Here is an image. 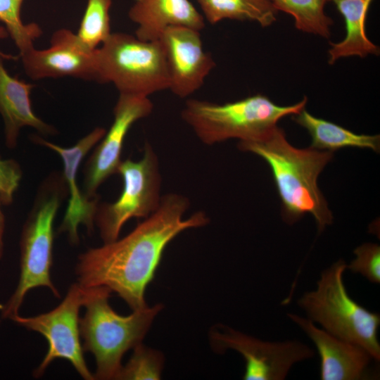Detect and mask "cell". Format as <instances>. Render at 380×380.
Returning <instances> with one entry per match:
<instances>
[{
  "instance_id": "obj_21",
  "label": "cell",
  "mask_w": 380,
  "mask_h": 380,
  "mask_svg": "<svg viewBox=\"0 0 380 380\" xmlns=\"http://www.w3.org/2000/svg\"><path fill=\"white\" fill-rule=\"evenodd\" d=\"M275 8L291 15L295 27L304 32L329 38L332 19L324 12L331 0H271Z\"/></svg>"
},
{
  "instance_id": "obj_8",
  "label": "cell",
  "mask_w": 380,
  "mask_h": 380,
  "mask_svg": "<svg viewBox=\"0 0 380 380\" xmlns=\"http://www.w3.org/2000/svg\"><path fill=\"white\" fill-rule=\"evenodd\" d=\"M123 180L119 198L111 203L98 205L95 222L104 243L115 241L124 224L133 217L146 218L159 207L161 176L158 156L146 143L138 161H122L118 170Z\"/></svg>"
},
{
  "instance_id": "obj_14",
  "label": "cell",
  "mask_w": 380,
  "mask_h": 380,
  "mask_svg": "<svg viewBox=\"0 0 380 380\" xmlns=\"http://www.w3.org/2000/svg\"><path fill=\"white\" fill-rule=\"evenodd\" d=\"M106 132L104 128L96 127L70 148L59 146L37 136H34L32 139L36 143L58 153L63 160V177L70 191V199L58 232L67 233L69 241L74 245L79 243L77 229L80 224L85 225L89 233L94 230L95 215L99 205L96 197L89 198L80 190L77 183L79 165L85 155L101 140Z\"/></svg>"
},
{
  "instance_id": "obj_22",
  "label": "cell",
  "mask_w": 380,
  "mask_h": 380,
  "mask_svg": "<svg viewBox=\"0 0 380 380\" xmlns=\"http://www.w3.org/2000/svg\"><path fill=\"white\" fill-rule=\"evenodd\" d=\"M112 0H87V6L76 34L89 49L99 47L111 34L110 8Z\"/></svg>"
},
{
  "instance_id": "obj_19",
  "label": "cell",
  "mask_w": 380,
  "mask_h": 380,
  "mask_svg": "<svg viewBox=\"0 0 380 380\" xmlns=\"http://www.w3.org/2000/svg\"><path fill=\"white\" fill-rule=\"evenodd\" d=\"M292 120L304 127L312 138L310 147L334 151L346 147L370 148L379 151V135L356 134L334 122L315 117L305 108L293 115Z\"/></svg>"
},
{
  "instance_id": "obj_16",
  "label": "cell",
  "mask_w": 380,
  "mask_h": 380,
  "mask_svg": "<svg viewBox=\"0 0 380 380\" xmlns=\"http://www.w3.org/2000/svg\"><path fill=\"white\" fill-rule=\"evenodd\" d=\"M129 18L137 27L134 36L146 42L159 41L171 27L201 31L205 18L189 0H134Z\"/></svg>"
},
{
  "instance_id": "obj_25",
  "label": "cell",
  "mask_w": 380,
  "mask_h": 380,
  "mask_svg": "<svg viewBox=\"0 0 380 380\" xmlns=\"http://www.w3.org/2000/svg\"><path fill=\"white\" fill-rule=\"evenodd\" d=\"M355 258L346 270L360 274L369 282L380 283V246L376 243H365L354 250Z\"/></svg>"
},
{
  "instance_id": "obj_24",
  "label": "cell",
  "mask_w": 380,
  "mask_h": 380,
  "mask_svg": "<svg viewBox=\"0 0 380 380\" xmlns=\"http://www.w3.org/2000/svg\"><path fill=\"white\" fill-rule=\"evenodd\" d=\"M164 362L162 352L141 343L133 348V353L122 366L118 380L160 379Z\"/></svg>"
},
{
  "instance_id": "obj_10",
  "label": "cell",
  "mask_w": 380,
  "mask_h": 380,
  "mask_svg": "<svg viewBox=\"0 0 380 380\" xmlns=\"http://www.w3.org/2000/svg\"><path fill=\"white\" fill-rule=\"evenodd\" d=\"M208 337L215 353L233 350L243 356V380H284L295 364L315 355V350L300 341H262L222 324L213 326Z\"/></svg>"
},
{
  "instance_id": "obj_20",
  "label": "cell",
  "mask_w": 380,
  "mask_h": 380,
  "mask_svg": "<svg viewBox=\"0 0 380 380\" xmlns=\"http://www.w3.org/2000/svg\"><path fill=\"white\" fill-rule=\"evenodd\" d=\"M203 17L210 24L223 20L252 21L263 27L272 25L278 11L271 0H197Z\"/></svg>"
},
{
  "instance_id": "obj_3",
  "label": "cell",
  "mask_w": 380,
  "mask_h": 380,
  "mask_svg": "<svg viewBox=\"0 0 380 380\" xmlns=\"http://www.w3.org/2000/svg\"><path fill=\"white\" fill-rule=\"evenodd\" d=\"M110 293L106 287L89 288L85 312L80 317L82 349L95 358V379L118 380L125 353L142 343L163 308L158 303L121 315L109 304Z\"/></svg>"
},
{
  "instance_id": "obj_2",
  "label": "cell",
  "mask_w": 380,
  "mask_h": 380,
  "mask_svg": "<svg viewBox=\"0 0 380 380\" xmlns=\"http://www.w3.org/2000/svg\"><path fill=\"white\" fill-rule=\"evenodd\" d=\"M238 147L257 154L270 165L286 223L293 224L307 213L315 218L319 232L332 223V213L317 186L319 175L333 157L331 151L297 148L277 126L260 139L240 141Z\"/></svg>"
},
{
  "instance_id": "obj_6",
  "label": "cell",
  "mask_w": 380,
  "mask_h": 380,
  "mask_svg": "<svg viewBox=\"0 0 380 380\" xmlns=\"http://www.w3.org/2000/svg\"><path fill=\"white\" fill-rule=\"evenodd\" d=\"M346 262L339 259L321 272L317 288L304 293L297 305L307 318L331 335L358 345L380 360L378 329L380 315L355 302L348 293L343 273Z\"/></svg>"
},
{
  "instance_id": "obj_9",
  "label": "cell",
  "mask_w": 380,
  "mask_h": 380,
  "mask_svg": "<svg viewBox=\"0 0 380 380\" xmlns=\"http://www.w3.org/2000/svg\"><path fill=\"white\" fill-rule=\"evenodd\" d=\"M89 288L73 283L63 300L51 310L32 317L17 315L11 320L25 329L42 334L47 341L48 350L33 376L39 378L56 359L68 361L80 376L85 380H94L89 369L80 341V308L84 306Z\"/></svg>"
},
{
  "instance_id": "obj_23",
  "label": "cell",
  "mask_w": 380,
  "mask_h": 380,
  "mask_svg": "<svg viewBox=\"0 0 380 380\" xmlns=\"http://www.w3.org/2000/svg\"><path fill=\"white\" fill-rule=\"evenodd\" d=\"M23 1L0 0V21L5 25L20 55L34 47V40L42 34L37 24L23 23L20 14Z\"/></svg>"
},
{
  "instance_id": "obj_12",
  "label": "cell",
  "mask_w": 380,
  "mask_h": 380,
  "mask_svg": "<svg viewBox=\"0 0 380 380\" xmlns=\"http://www.w3.org/2000/svg\"><path fill=\"white\" fill-rule=\"evenodd\" d=\"M153 108V104L148 96L119 94L110 128L85 166L84 186L87 198H96L99 186L110 176L118 173L124 140L129 129L134 122L148 116Z\"/></svg>"
},
{
  "instance_id": "obj_13",
  "label": "cell",
  "mask_w": 380,
  "mask_h": 380,
  "mask_svg": "<svg viewBox=\"0 0 380 380\" xmlns=\"http://www.w3.org/2000/svg\"><path fill=\"white\" fill-rule=\"evenodd\" d=\"M160 41L165 54L169 89L178 97L186 98L203 86L215 62L212 55L204 51L200 31L171 27Z\"/></svg>"
},
{
  "instance_id": "obj_26",
  "label": "cell",
  "mask_w": 380,
  "mask_h": 380,
  "mask_svg": "<svg viewBox=\"0 0 380 380\" xmlns=\"http://www.w3.org/2000/svg\"><path fill=\"white\" fill-rule=\"evenodd\" d=\"M20 170L13 161L0 160V203H8L20 179ZM4 217L0 208V259L4 251Z\"/></svg>"
},
{
  "instance_id": "obj_18",
  "label": "cell",
  "mask_w": 380,
  "mask_h": 380,
  "mask_svg": "<svg viewBox=\"0 0 380 380\" xmlns=\"http://www.w3.org/2000/svg\"><path fill=\"white\" fill-rule=\"evenodd\" d=\"M374 0H331L345 22L346 35L338 42H331L328 63L333 65L341 58L379 55V48L366 33L369 8Z\"/></svg>"
},
{
  "instance_id": "obj_15",
  "label": "cell",
  "mask_w": 380,
  "mask_h": 380,
  "mask_svg": "<svg viewBox=\"0 0 380 380\" xmlns=\"http://www.w3.org/2000/svg\"><path fill=\"white\" fill-rule=\"evenodd\" d=\"M287 317L311 339L320 357L322 380H363L374 376L369 368L375 360L364 348L340 339L294 313Z\"/></svg>"
},
{
  "instance_id": "obj_17",
  "label": "cell",
  "mask_w": 380,
  "mask_h": 380,
  "mask_svg": "<svg viewBox=\"0 0 380 380\" xmlns=\"http://www.w3.org/2000/svg\"><path fill=\"white\" fill-rule=\"evenodd\" d=\"M9 57L0 51V114L4 123L6 144L14 147L20 130L24 127H32L43 134H53L56 129L34 113L30 98L34 85L8 72L4 61Z\"/></svg>"
},
{
  "instance_id": "obj_27",
  "label": "cell",
  "mask_w": 380,
  "mask_h": 380,
  "mask_svg": "<svg viewBox=\"0 0 380 380\" xmlns=\"http://www.w3.org/2000/svg\"><path fill=\"white\" fill-rule=\"evenodd\" d=\"M6 35H7V33H6V30L4 27H0V38H4L6 37Z\"/></svg>"
},
{
  "instance_id": "obj_11",
  "label": "cell",
  "mask_w": 380,
  "mask_h": 380,
  "mask_svg": "<svg viewBox=\"0 0 380 380\" xmlns=\"http://www.w3.org/2000/svg\"><path fill=\"white\" fill-rule=\"evenodd\" d=\"M96 49L87 48L65 28L56 30L50 46L31 48L20 55L26 75L33 80L71 77L98 82Z\"/></svg>"
},
{
  "instance_id": "obj_1",
  "label": "cell",
  "mask_w": 380,
  "mask_h": 380,
  "mask_svg": "<svg viewBox=\"0 0 380 380\" xmlns=\"http://www.w3.org/2000/svg\"><path fill=\"white\" fill-rule=\"evenodd\" d=\"M189 207L184 196L171 193L162 196L158 208L128 234L79 255L77 282L86 288L109 289L132 310L146 307V290L166 247L184 231L209 222L203 211L184 218Z\"/></svg>"
},
{
  "instance_id": "obj_7",
  "label": "cell",
  "mask_w": 380,
  "mask_h": 380,
  "mask_svg": "<svg viewBox=\"0 0 380 380\" xmlns=\"http://www.w3.org/2000/svg\"><path fill=\"white\" fill-rule=\"evenodd\" d=\"M96 53L98 83H112L119 94L144 96L169 89L160 40L146 42L125 32H112Z\"/></svg>"
},
{
  "instance_id": "obj_4",
  "label": "cell",
  "mask_w": 380,
  "mask_h": 380,
  "mask_svg": "<svg viewBox=\"0 0 380 380\" xmlns=\"http://www.w3.org/2000/svg\"><path fill=\"white\" fill-rule=\"evenodd\" d=\"M307 101L304 96L295 104L279 106L261 94L223 104L190 99L181 116L206 145L230 139L255 141L277 126L284 117L300 112Z\"/></svg>"
},
{
  "instance_id": "obj_5",
  "label": "cell",
  "mask_w": 380,
  "mask_h": 380,
  "mask_svg": "<svg viewBox=\"0 0 380 380\" xmlns=\"http://www.w3.org/2000/svg\"><path fill=\"white\" fill-rule=\"evenodd\" d=\"M63 177L54 175L42 185L26 220L20 237V277L15 290L0 305L3 318L12 319L27 293L35 288L49 289L56 298L60 291L51 277L53 264V222L67 190Z\"/></svg>"
}]
</instances>
